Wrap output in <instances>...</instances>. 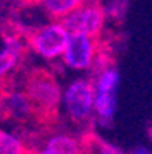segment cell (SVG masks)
Listing matches in <instances>:
<instances>
[{
	"label": "cell",
	"mask_w": 152,
	"mask_h": 154,
	"mask_svg": "<svg viewBox=\"0 0 152 154\" xmlns=\"http://www.w3.org/2000/svg\"><path fill=\"white\" fill-rule=\"evenodd\" d=\"M120 77L114 66H102L94 79L95 89V121L102 127H109L117 111V94Z\"/></svg>",
	"instance_id": "1"
},
{
	"label": "cell",
	"mask_w": 152,
	"mask_h": 154,
	"mask_svg": "<svg viewBox=\"0 0 152 154\" xmlns=\"http://www.w3.org/2000/svg\"><path fill=\"white\" fill-rule=\"evenodd\" d=\"M62 106L68 119L75 124H85L95 119V89L94 81L79 77L64 89Z\"/></svg>",
	"instance_id": "2"
},
{
	"label": "cell",
	"mask_w": 152,
	"mask_h": 154,
	"mask_svg": "<svg viewBox=\"0 0 152 154\" xmlns=\"http://www.w3.org/2000/svg\"><path fill=\"white\" fill-rule=\"evenodd\" d=\"M68 37H70V30L64 25V22L53 19L30 30L27 44H29V49L40 59L55 60L62 57Z\"/></svg>",
	"instance_id": "3"
},
{
	"label": "cell",
	"mask_w": 152,
	"mask_h": 154,
	"mask_svg": "<svg viewBox=\"0 0 152 154\" xmlns=\"http://www.w3.org/2000/svg\"><path fill=\"white\" fill-rule=\"evenodd\" d=\"M25 92L29 94L35 111L52 114L62 104V89L49 72L38 70L29 75L25 82Z\"/></svg>",
	"instance_id": "4"
},
{
	"label": "cell",
	"mask_w": 152,
	"mask_h": 154,
	"mask_svg": "<svg viewBox=\"0 0 152 154\" xmlns=\"http://www.w3.org/2000/svg\"><path fill=\"white\" fill-rule=\"evenodd\" d=\"M62 22L74 34L99 37L105 25V8L99 4V0H84L68 15H65Z\"/></svg>",
	"instance_id": "5"
},
{
	"label": "cell",
	"mask_w": 152,
	"mask_h": 154,
	"mask_svg": "<svg viewBox=\"0 0 152 154\" xmlns=\"http://www.w3.org/2000/svg\"><path fill=\"white\" fill-rule=\"evenodd\" d=\"M60 59L65 64V67H68L72 70L92 69L99 62L97 37L70 32V37H68L67 45H65V50Z\"/></svg>",
	"instance_id": "6"
},
{
	"label": "cell",
	"mask_w": 152,
	"mask_h": 154,
	"mask_svg": "<svg viewBox=\"0 0 152 154\" xmlns=\"http://www.w3.org/2000/svg\"><path fill=\"white\" fill-rule=\"evenodd\" d=\"M27 45L20 35L0 32V79L10 75L19 67Z\"/></svg>",
	"instance_id": "7"
},
{
	"label": "cell",
	"mask_w": 152,
	"mask_h": 154,
	"mask_svg": "<svg viewBox=\"0 0 152 154\" xmlns=\"http://www.w3.org/2000/svg\"><path fill=\"white\" fill-rule=\"evenodd\" d=\"M0 111L7 117H12L15 121H23L34 114L35 107L25 91L23 92L12 91V92H7L0 97Z\"/></svg>",
	"instance_id": "8"
},
{
	"label": "cell",
	"mask_w": 152,
	"mask_h": 154,
	"mask_svg": "<svg viewBox=\"0 0 152 154\" xmlns=\"http://www.w3.org/2000/svg\"><path fill=\"white\" fill-rule=\"evenodd\" d=\"M38 154H82V146L74 136L55 134L47 139Z\"/></svg>",
	"instance_id": "9"
},
{
	"label": "cell",
	"mask_w": 152,
	"mask_h": 154,
	"mask_svg": "<svg viewBox=\"0 0 152 154\" xmlns=\"http://www.w3.org/2000/svg\"><path fill=\"white\" fill-rule=\"evenodd\" d=\"M37 2L50 19L62 20L84 0H37Z\"/></svg>",
	"instance_id": "10"
},
{
	"label": "cell",
	"mask_w": 152,
	"mask_h": 154,
	"mask_svg": "<svg viewBox=\"0 0 152 154\" xmlns=\"http://www.w3.org/2000/svg\"><path fill=\"white\" fill-rule=\"evenodd\" d=\"M0 154H29V151L17 134L0 127Z\"/></svg>",
	"instance_id": "11"
},
{
	"label": "cell",
	"mask_w": 152,
	"mask_h": 154,
	"mask_svg": "<svg viewBox=\"0 0 152 154\" xmlns=\"http://www.w3.org/2000/svg\"><path fill=\"white\" fill-rule=\"evenodd\" d=\"M99 154H124L119 147L112 146V144H100V149H99Z\"/></svg>",
	"instance_id": "12"
},
{
	"label": "cell",
	"mask_w": 152,
	"mask_h": 154,
	"mask_svg": "<svg viewBox=\"0 0 152 154\" xmlns=\"http://www.w3.org/2000/svg\"><path fill=\"white\" fill-rule=\"evenodd\" d=\"M130 154H152V151L147 149V147H144V146H139V147H135Z\"/></svg>",
	"instance_id": "13"
},
{
	"label": "cell",
	"mask_w": 152,
	"mask_h": 154,
	"mask_svg": "<svg viewBox=\"0 0 152 154\" xmlns=\"http://www.w3.org/2000/svg\"><path fill=\"white\" fill-rule=\"evenodd\" d=\"M7 5H8V0H0V14H4L7 10Z\"/></svg>",
	"instance_id": "14"
},
{
	"label": "cell",
	"mask_w": 152,
	"mask_h": 154,
	"mask_svg": "<svg viewBox=\"0 0 152 154\" xmlns=\"http://www.w3.org/2000/svg\"><path fill=\"white\" fill-rule=\"evenodd\" d=\"M149 139H150V143H152V122L149 126Z\"/></svg>",
	"instance_id": "15"
}]
</instances>
